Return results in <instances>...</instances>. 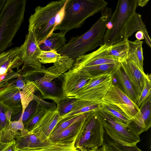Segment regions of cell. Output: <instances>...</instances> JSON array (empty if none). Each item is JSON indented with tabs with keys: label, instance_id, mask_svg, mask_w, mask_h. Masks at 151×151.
<instances>
[{
	"label": "cell",
	"instance_id": "obj_1",
	"mask_svg": "<svg viewBox=\"0 0 151 151\" xmlns=\"http://www.w3.org/2000/svg\"><path fill=\"white\" fill-rule=\"evenodd\" d=\"M111 13L112 9L107 7L88 30L81 35L71 38L58 53L61 55H67L74 61L102 45L106 24Z\"/></svg>",
	"mask_w": 151,
	"mask_h": 151
},
{
	"label": "cell",
	"instance_id": "obj_2",
	"mask_svg": "<svg viewBox=\"0 0 151 151\" xmlns=\"http://www.w3.org/2000/svg\"><path fill=\"white\" fill-rule=\"evenodd\" d=\"M108 4L104 0H67L63 18L54 31L66 34L80 27L88 18L103 11Z\"/></svg>",
	"mask_w": 151,
	"mask_h": 151
},
{
	"label": "cell",
	"instance_id": "obj_3",
	"mask_svg": "<svg viewBox=\"0 0 151 151\" xmlns=\"http://www.w3.org/2000/svg\"><path fill=\"white\" fill-rule=\"evenodd\" d=\"M138 0H119L106 24L102 44L110 45L126 39Z\"/></svg>",
	"mask_w": 151,
	"mask_h": 151
},
{
	"label": "cell",
	"instance_id": "obj_4",
	"mask_svg": "<svg viewBox=\"0 0 151 151\" xmlns=\"http://www.w3.org/2000/svg\"><path fill=\"white\" fill-rule=\"evenodd\" d=\"M26 0H6L0 18V54L12 45L24 20Z\"/></svg>",
	"mask_w": 151,
	"mask_h": 151
},
{
	"label": "cell",
	"instance_id": "obj_5",
	"mask_svg": "<svg viewBox=\"0 0 151 151\" xmlns=\"http://www.w3.org/2000/svg\"><path fill=\"white\" fill-rule=\"evenodd\" d=\"M67 1H52L45 6H38L30 16L28 20V31L33 32L39 45L53 32L57 15L65 6Z\"/></svg>",
	"mask_w": 151,
	"mask_h": 151
},
{
	"label": "cell",
	"instance_id": "obj_6",
	"mask_svg": "<svg viewBox=\"0 0 151 151\" xmlns=\"http://www.w3.org/2000/svg\"><path fill=\"white\" fill-rule=\"evenodd\" d=\"M94 113L101 122L104 131L112 141L127 146L137 145L140 141L139 135L131 124H127L118 122L99 109L95 111Z\"/></svg>",
	"mask_w": 151,
	"mask_h": 151
},
{
	"label": "cell",
	"instance_id": "obj_7",
	"mask_svg": "<svg viewBox=\"0 0 151 151\" xmlns=\"http://www.w3.org/2000/svg\"><path fill=\"white\" fill-rule=\"evenodd\" d=\"M94 111L87 114L83 126L76 140L75 146L78 150H97L104 144L105 131Z\"/></svg>",
	"mask_w": 151,
	"mask_h": 151
},
{
	"label": "cell",
	"instance_id": "obj_8",
	"mask_svg": "<svg viewBox=\"0 0 151 151\" xmlns=\"http://www.w3.org/2000/svg\"><path fill=\"white\" fill-rule=\"evenodd\" d=\"M113 76L105 74L92 76L74 98L81 100L100 101L112 85Z\"/></svg>",
	"mask_w": 151,
	"mask_h": 151
},
{
	"label": "cell",
	"instance_id": "obj_9",
	"mask_svg": "<svg viewBox=\"0 0 151 151\" xmlns=\"http://www.w3.org/2000/svg\"><path fill=\"white\" fill-rule=\"evenodd\" d=\"M100 102L122 112L131 120L139 109L118 86L113 84Z\"/></svg>",
	"mask_w": 151,
	"mask_h": 151
},
{
	"label": "cell",
	"instance_id": "obj_10",
	"mask_svg": "<svg viewBox=\"0 0 151 151\" xmlns=\"http://www.w3.org/2000/svg\"><path fill=\"white\" fill-rule=\"evenodd\" d=\"M27 67L28 70L22 76L24 80L33 82L36 89L41 93L43 99L52 100L57 104L65 97L54 82L46 81L42 79L45 68L44 66L41 71H37Z\"/></svg>",
	"mask_w": 151,
	"mask_h": 151
},
{
	"label": "cell",
	"instance_id": "obj_11",
	"mask_svg": "<svg viewBox=\"0 0 151 151\" xmlns=\"http://www.w3.org/2000/svg\"><path fill=\"white\" fill-rule=\"evenodd\" d=\"M19 56L24 65L37 71L42 70L44 66L38 58L42 50L32 31H28L24 43L19 47Z\"/></svg>",
	"mask_w": 151,
	"mask_h": 151
},
{
	"label": "cell",
	"instance_id": "obj_12",
	"mask_svg": "<svg viewBox=\"0 0 151 151\" xmlns=\"http://www.w3.org/2000/svg\"><path fill=\"white\" fill-rule=\"evenodd\" d=\"M62 92L65 97L74 98L92 76L83 70L71 69L63 74Z\"/></svg>",
	"mask_w": 151,
	"mask_h": 151
},
{
	"label": "cell",
	"instance_id": "obj_13",
	"mask_svg": "<svg viewBox=\"0 0 151 151\" xmlns=\"http://www.w3.org/2000/svg\"><path fill=\"white\" fill-rule=\"evenodd\" d=\"M63 119L56 110L46 112L30 131L40 142H44L49 139L53 129Z\"/></svg>",
	"mask_w": 151,
	"mask_h": 151
},
{
	"label": "cell",
	"instance_id": "obj_14",
	"mask_svg": "<svg viewBox=\"0 0 151 151\" xmlns=\"http://www.w3.org/2000/svg\"><path fill=\"white\" fill-rule=\"evenodd\" d=\"M131 119V124L139 135L151 126V95L143 102Z\"/></svg>",
	"mask_w": 151,
	"mask_h": 151
},
{
	"label": "cell",
	"instance_id": "obj_15",
	"mask_svg": "<svg viewBox=\"0 0 151 151\" xmlns=\"http://www.w3.org/2000/svg\"><path fill=\"white\" fill-rule=\"evenodd\" d=\"M10 82L0 90V101L11 110L12 115H15L22 111L20 95L21 90L12 85Z\"/></svg>",
	"mask_w": 151,
	"mask_h": 151
},
{
	"label": "cell",
	"instance_id": "obj_16",
	"mask_svg": "<svg viewBox=\"0 0 151 151\" xmlns=\"http://www.w3.org/2000/svg\"><path fill=\"white\" fill-rule=\"evenodd\" d=\"M121 63L122 67L132 85L138 99L143 89L145 73L129 60L126 59Z\"/></svg>",
	"mask_w": 151,
	"mask_h": 151
},
{
	"label": "cell",
	"instance_id": "obj_17",
	"mask_svg": "<svg viewBox=\"0 0 151 151\" xmlns=\"http://www.w3.org/2000/svg\"><path fill=\"white\" fill-rule=\"evenodd\" d=\"M74 60L66 55H60L57 59L53 65L45 69L42 79L51 82L70 69Z\"/></svg>",
	"mask_w": 151,
	"mask_h": 151
},
{
	"label": "cell",
	"instance_id": "obj_18",
	"mask_svg": "<svg viewBox=\"0 0 151 151\" xmlns=\"http://www.w3.org/2000/svg\"><path fill=\"white\" fill-rule=\"evenodd\" d=\"M86 116L82 120L73 123L59 134L49 139L52 142L55 143H66L76 141L83 126Z\"/></svg>",
	"mask_w": 151,
	"mask_h": 151
},
{
	"label": "cell",
	"instance_id": "obj_19",
	"mask_svg": "<svg viewBox=\"0 0 151 151\" xmlns=\"http://www.w3.org/2000/svg\"><path fill=\"white\" fill-rule=\"evenodd\" d=\"M29 132L25 128L20 116L18 120L10 122L7 127L1 134L0 141L5 143L10 142L14 140L17 135H22Z\"/></svg>",
	"mask_w": 151,
	"mask_h": 151
},
{
	"label": "cell",
	"instance_id": "obj_20",
	"mask_svg": "<svg viewBox=\"0 0 151 151\" xmlns=\"http://www.w3.org/2000/svg\"><path fill=\"white\" fill-rule=\"evenodd\" d=\"M117 59L106 57H93L88 54L80 56L75 60L73 69L80 70L83 68L103 64L121 62Z\"/></svg>",
	"mask_w": 151,
	"mask_h": 151
},
{
	"label": "cell",
	"instance_id": "obj_21",
	"mask_svg": "<svg viewBox=\"0 0 151 151\" xmlns=\"http://www.w3.org/2000/svg\"><path fill=\"white\" fill-rule=\"evenodd\" d=\"M128 41V39H125L111 45H105L104 54L106 57L123 61L127 57L129 49Z\"/></svg>",
	"mask_w": 151,
	"mask_h": 151
},
{
	"label": "cell",
	"instance_id": "obj_22",
	"mask_svg": "<svg viewBox=\"0 0 151 151\" xmlns=\"http://www.w3.org/2000/svg\"><path fill=\"white\" fill-rule=\"evenodd\" d=\"M75 142L55 143L49 139L34 147L17 151H79L75 147Z\"/></svg>",
	"mask_w": 151,
	"mask_h": 151
},
{
	"label": "cell",
	"instance_id": "obj_23",
	"mask_svg": "<svg viewBox=\"0 0 151 151\" xmlns=\"http://www.w3.org/2000/svg\"><path fill=\"white\" fill-rule=\"evenodd\" d=\"M65 33L62 31L52 33L39 47L42 51H56L57 52L64 46L66 43Z\"/></svg>",
	"mask_w": 151,
	"mask_h": 151
},
{
	"label": "cell",
	"instance_id": "obj_24",
	"mask_svg": "<svg viewBox=\"0 0 151 151\" xmlns=\"http://www.w3.org/2000/svg\"><path fill=\"white\" fill-rule=\"evenodd\" d=\"M101 106V104L100 101L78 99L73 109L63 118V119H67L77 115L95 111L100 109Z\"/></svg>",
	"mask_w": 151,
	"mask_h": 151
},
{
	"label": "cell",
	"instance_id": "obj_25",
	"mask_svg": "<svg viewBox=\"0 0 151 151\" xmlns=\"http://www.w3.org/2000/svg\"><path fill=\"white\" fill-rule=\"evenodd\" d=\"M128 42L129 49L126 59L134 63L142 71L144 72L142 47L143 42L137 39L133 41L129 40Z\"/></svg>",
	"mask_w": 151,
	"mask_h": 151
},
{
	"label": "cell",
	"instance_id": "obj_26",
	"mask_svg": "<svg viewBox=\"0 0 151 151\" xmlns=\"http://www.w3.org/2000/svg\"><path fill=\"white\" fill-rule=\"evenodd\" d=\"M123 89V91L133 103L136 104L138 97L132 85L123 70L122 65L114 74Z\"/></svg>",
	"mask_w": 151,
	"mask_h": 151
},
{
	"label": "cell",
	"instance_id": "obj_27",
	"mask_svg": "<svg viewBox=\"0 0 151 151\" xmlns=\"http://www.w3.org/2000/svg\"><path fill=\"white\" fill-rule=\"evenodd\" d=\"M121 65V63L119 62L96 65L84 68L80 70L86 71L91 76L105 74L114 76Z\"/></svg>",
	"mask_w": 151,
	"mask_h": 151
},
{
	"label": "cell",
	"instance_id": "obj_28",
	"mask_svg": "<svg viewBox=\"0 0 151 151\" xmlns=\"http://www.w3.org/2000/svg\"><path fill=\"white\" fill-rule=\"evenodd\" d=\"M16 144L17 150L27 149L37 146L43 142H41L33 133L29 131L27 133L21 136L17 135Z\"/></svg>",
	"mask_w": 151,
	"mask_h": 151
},
{
	"label": "cell",
	"instance_id": "obj_29",
	"mask_svg": "<svg viewBox=\"0 0 151 151\" xmlns=\"http://www.w3.org/2000/svg\"><path fill=\"white\" fill-rule=\"evenodd\" d=\"M25 85L20 91L22 111L21 115L23 113L25 109L29 103L34 99V93L37 90L33 82L28 80H24Z\"/></svg>",
	"mask_w": 151,
	"mask_h": 151
},
{
	"label": "cell",
	"instance_id": "obj_30",
	"mask_svg": "<svg viewBox=\"0 0 151 151\" xmlns=\"http://www.w3.org/2000/svg\"><path fill=\"white\" fill-rule=\"evenodd\" d=\"M101 104V106L99 109L114 119L127 124H130L131 120L122 112L109 106Z\"/></svg>",
	"mask_w": 151,
	"mask_h": 151
},
{
	"label": "cell",
	"instance_id": "obj_31",
	"mask_svg": "<svg viewBox=\"0 0 151 151\" xmlns=\"http://www.w3.org/2000/svg\"><path fill=\"white\" fill-rule=\"evenodd\" d=\"M88 113L77 115L62 120L57 124L53 129L50 134L49 138L59 134L75 122L82 120L85 117Z\"/></svg>",
	"mask_w": 151,
	"mask_h": 151
},
{
	"label": "cell",
	"instance_id": "obj_32",
	"mask_svg": "<svg viewBox=\"0 0 151 151\" xmlns=\"http://www.w3.org/2000/svg\"><path fill=\"white\" fill-rule=\"evenodd\" d=\"M78 99L74 98L65 97L57 103L56 110L62 117L70 112L76 104Z\"/></svg>",
	"mask_w": 151,
	"mask_h": 151
},
{
	"label": "cell",
	"instance_id": "obj_33",
	"mask_svg": "<svg viewBox=\"0 0 151 151\" xmlns=\"http://www.w3.org/2000/svg\"><path fill=\"white\" fill-rule=\"evenodd\" d=\"M12 114L8 107L0 101V136L9 125Z\"/></svg>",
	"mask_w": 151,
	"mask_h": 151
},
{
	"label": "cell",
	"instance_id": "obj_34",
	"mask_svg": "<svg viewBox=\"0 0 151 151\" xmlns=\"http://www.w3.org/2000/svg\"><path fill=\"white\" fill-rule=\"evenodd\" d=\"M151 77L150 74H145L143 89L136 103L139 108L146 99L151 95Z\"/></svg>",
	"mask_w": 151,
	"mask_h": 151
},
{
	"label": "cell",
	"instance_id": "obj_35",
	"mask_svg": "<svg viewBox=\"0 0 151 151\" xmlns=\"http://www.w3.org/2000/svg\"><path fill=\"white\" fill-rule=\"evenodd\" d=\"M60 55L55 50H41L40 53L38 56V58L41 63H54Z\"/></svg>",
	"mask_w": 151,
	"mask_h": 151
},
{
	"label": "cell",
	"instance_id": "obj_36",
	"mask_svg": "<svg viewBox=\"0 0 151 151\" xmlns=\"http://www.w3.org/2000/svg\"><path fill=\"white\" fill-rule=\"evenodd\" d=\"M37 103L34 99L26 107L22 116L23 123L24 124L37 110Z\"/></svg>",
	"mask_w": 151,
	"mask_h": 151
},
{
	"label": "cell",
	"instance_id": "obj_37",
	"mask_svg": "<svg viewBox=\"0 0 151 151\" xmlns=\"http://www.w3.org/2000/svg\"><path fill=\"white\" fill-rule=\"evenodd\" d=\"M34 99L37 103V110H43L45 112L55 110L57 106L55 103H50L43 100L42 99L34 95Z\"/></svg>",
	"mask_w": 151,
	"mask_h": 151
},
{
	"label": "cell",
	"instance_id": "obj_38",
	"mask_svg": "<svg viewBox=\"0 0 151 151\" xmlns=\"http://www.w3.org/2000/svg\"><path fill=\"white\" fill-rule=\"evenodd\" d=\"M45 112L43 110H37L24 124V127L25 129L29 131H31Z\"/></svg>",
	"mask_w": 151,
	"mask_h": 151
},
{
	"label": "cell",
	"instance_id": "obj_39",
	"mask_svg": "<svg viewBox=\"0 0 151 151\" xmlns=\"http://www.w3.org/2000/svg\"><path fill=\"white\" fill-rule=\"evenodd\" d=\"M20 72H15L12 70L7 73L5 77L0 81V90L8 85L12 80L20 76L21 75Z\"/></svg>",
	"mask_w": 151,
	"mask_h": 151
},
{
	"label": "cell",
	"instance_id": "obj_40",
	"mask_svg": "<svg viewBox=\"0 0 151 151\" xmlns=\"http://www.w3.org/2000/svg\"><path fill=\"white\" fill-rule=\"evenodd\" d=\"M108 143L119 151H142L137 146V145L131 146H123L112 140L111 141H109Z\"/></svg>",
	"mask_w": 151,
	"mask_h": 151
},
{
	"label": "cell",
	"instance_id": "obj_41",
	"mask_svg": "<svg viewBox=\"0 0 151 151\" xmlns=\"http://www.w3.org/2000/svg\"><path fill=\"white\" fill-rule=\"evenodd\" d=\"M0 151H17L16 141L8 143L0 141Z\"/></svg>",
	"mask_w": 151,
	"mask_h": 151
},
{
	"label": "cell",
	"instance_id": "obj_42",
	"mask_svg": "<svg viewBox=\"0 0 151 151\" xmlns=\"http://www.w3.org/2000/svg\"><path fill=\"white\" fill-rule=\"evenodd\" d=\"M19 47H13L0 54V68L17 49Z\"/></svg>",
	"mask_w": 151,
	"mask_h": 151
},
{
	"label": "cell",
	"instance_id": "obj_43",
	"mask_svg": "<svg viewBox=\"0 0 151 151\" xmlns=\"http://www.w3.org/2000/svg\"><path fill=\"white\" fill-rule=\"evenodd\" d=\"M10 83L12 85L20 90H22L25 85V81L21 75L16 79L12 80Z\"/></svg>",
	"mask_w": 151,
	"mask_h": 151
},
{
	"label": "cell",
	"instance_id": "obj_44",
	"mask_svg": "<svg viewBox=\"0 0 151 151\" xmlns=\"http://www.w3.org/2000/svg\"><path fill=\"white\" fill-rule=\"evenodd\" d=\"M101 151H119L116 148L108 143L104 142L103 145L100 147Z\"/></svg>",
	"mask_w": 151,
	"mask_h": 151
},
{
	"label": "cell",
	"instance_id": "obj_45",
	"mask_svg": "<svg viewBox=\"0 0 151 151\" xmlns=\"http://www.w3.org/2000/svg\"><path fill=\"white\" fill-rule=\"evenodd\" d=\"M6 0H0V18L4 9Z\"/></svg>",
	"mask_w": 151,
	"mask_h": 151
},
{
	"label": "cell",
	"instance_id": "obj_46",
	"mask_svg": "<svg viewBox=\"0 0 151 151\" xmlns=\"http://www.w3.org/2000/svg\"><path fill=\"white\" fill-rule=\"evenodd\" d=\"M135 37L137 40H141L144 39V36L143 33L140 31L137 32L135 34Z\"/></svg>",
	"mask_w": 151,
	"mask_h": 151
},
{
	"label": "cell",
	"instance_id": "obj_47",
	"mask_svg": "<svg viewBox=\"0 0 151 151\" xmlns=\"http://www.w3.org/2000/svg\"><path fill=\"white\" fill-rule=\"evenodd\" d=\"M148 0H138V6L143 7L145 6L149 1Z\"/></svg>",
	"mask_w": 151,
	"mask_h": 151
}]
</instances>
